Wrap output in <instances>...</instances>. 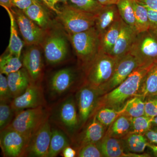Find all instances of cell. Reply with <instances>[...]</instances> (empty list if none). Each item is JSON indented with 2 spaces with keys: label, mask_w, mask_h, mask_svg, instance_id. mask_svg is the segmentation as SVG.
Listing matches in <instances>:
<instances>
[{
  "label": "cell",
  "mask_w": 157,
  "mask_h": 157,
  "mask_svg": "<svg viewBox=\"0 0 157 157\" xmlns=\"http://www.w3.org/2000/svg\"><path fill=\"white\" fill-rule=\"evenodd\" d=\"M153 66L137 67L120 84L100 96L92 117L98 109L102 107L121 109L127 101L137 96L144 78Z\"/></svg>",
  "instance_id": "cell-1"
},
{
  "label": "cell",
  "mask_w": 157,
  "mask_h": 157,
  "mask_svg": "<svg viewBox=\"0 0 157 157\" xmlns=\"http://www.w3.org/2000/svg\"><path fill=\"white\" fill-rule=\"evenodd\" d=\"M68 35L80 66L84 70L99 53L100 35L95 26L84 32Z\"/></svg>",
  "instance_id": "cell-2"
},
{
  "label": "cell",
  "mask_w": 157,
  "mask_h": 157,
  "mask_svg": "<svg viewBox=\"0 0 157 157\" xmlns=\"http://www.w3.org/2000/svg\"><path fill=\"white\" fill-rule=\"evenodd\" d=\"M118 59L110 55L99 52L84 69L85 83L99 90L112 76Z\"/></svg>",
  "instance_id": "cell-3"
},
{
  "label": "cell",
  "mask_w": 157,
  "mask_h": 157,
  "mask_svg": "<svg viewBox=\"0 0 157 157\" xmlns=\"http://www.w3.org/2000/svg\"><path fill=\"white\" fill-rule=\"evenodd\" d=\"M48 117V111L44 107L24 109L18 113L7 128L14 129L22 134L29 144L32 137Z\"/></svg>",
  "instance_id": "cell-4"
},
{
  "label": "cell",
  "mask_w": 157,
  "mask_h": 157,
  "mask_svg": "<svg viewBox=\"0 0 157 157\" xmlns=\"http://www.w3.org/2000/svg\"><path fill=\"white\" fill-rule=\"evenodd\" d=\"M128 53L137 60L140 67L157 63V36L151 30L137 34Z\"/></svg>",
  "instance_id": "cell-5"
},
{
  "label": "cell",
  "mask_w": 157,
  "mask_h": 157,
  "mask_svg": "<svg viewBox=\"0 0 157 157\" xmlns=\"http://www.w3.org/2000/svg\"><path fill=\"white\" fill-rule=\"evenodd\" d=\"M58 16L68 34L77 33L94 26L97 15L73 6H66L59 10Z\"/></svg>",
  "instance_id": "cell-6"
},
{
  "label": "cell",
  "mask_w": 157,
  "mask_h": 157,
  "mask_svg": "<svg viewBox=\"0 0 157 157\" xmlns=\"http://www.w3.org/2000/svg\"><path fill=\"white\" fill-rule=\"evenodd\" d=\"M28 145L25 137L16 130L6 128L1 131L0 146L4 157L25 156Z\"/></svg>",
  "instance_id": "cell-7"
},
{
  "label": "cell",
  "mask_w": 157,
  "mask_h": 157,
  "mask_svg": "<svg viewBox=\"0 0 157 157\" xmlns=\"http://www.w3.org/2000/svg\"><path fill=\"white\" fill-rule=\"evenodd\" d=\"M101 96L98 90L85 83L76 94V104L79 125H84L92 117L98 98Z\"/></svg>",
  "instance_id": "cell-8"
},
{
  "label": "cell",
  "mask_w": 157,
  "mask_h": 157,
  "mask_svg": "<svg viewBox=\"0 0 157 157\" xmlns=\"http://www.w3.org/2000/svg\"><path fill=\"white\" fill-rule=\"evenodd\" d=\"M12 11L26 45L30 46L42 43L45 38V29L30 19L22 10Z\"/></svg>",
  "instance_id": "cell-9"
},
{
  "label": "cell",
  "mask_w": 157,
  "mask_h": 157,
  "mask_svg": "<svg viewBox=\"0 0 157 157\" xmlns=\"http://www.w3.org/2000/svg\"><path fill=\"white\" fill-rule=\"evenodd\" d=\"M138 67L140 66L137 60L129 53L119 59L112 76L99 90L101 96L120 84Z\"/></svg>",
  "instance_id": "cell-10"
},
{
  "label": "cell",
  "mask_w": 157,
  "mask_h": 157,
  "mask_svg": "<svg viewBox=\"0 0 157 157\" xmlns=\"http://www.w3.org/2000/svg\"><path fill=\"white\" fill-rule=\"evenodd\" d=\"M10 104L14 112L18 113L25 109L45 107L46 103L40 85L32 82L25 91L14 98Z\"/></svg>",
  "instance_id": "cell-11"
},
{
  "label": "cell",
  "mask_w": 157,
  "mask_h": 157,
  "mask_svg": "<svg viewBox=\"0 0 157 157\" xmlns=\"http://www.w3.org/2000/svg\"><path fill=\"white\" fill-rule=\"evenodd\" d=\"M43 50L46 61L51 65L58 64L64 60L68 54L67 40L61 34L54 33L45 38Z\"/></svg>",
  "instance_id": "cell-12"
},
{
  "label": "cell",
  "mask_w": 157,
  "mask_h": 157,
  "mask_svg": "<svg viewBox=\"0 0 157 157\" xmlns=\"http://www.w3.org/2000/svg\"><path fill=\"white\" fill-rule=\"evenodd\" d=\"M59 124L71 137L79 125L78 113L73 97H69L62 102L57 112Z\"/></svg>",
  "instance_id": "cell-13"
},
{
  "label": "cell",
  "mask_w": 157,
  "mask_h": 157,
  "mask_svg": "<svg viewBox=\"0 0 157 157\" xmlns=\"http://www.w3.org/2000/svg\"><path fill=\"white\" fill-rule=\"evenodd\" d=\"M51 135L52 129L48 118L31 139L25 156L48 157Z\"/></svg>",
  "instance_id": "cell-14"
},
{
  "label": "cell",
  "mask_w": 157,
  "mask_h": 157,
  "mask_svg": "<svg viewBox=\"0 0 157 157\" xmlns=\"http://www.w3.org/2000/svg\"><path fill=\"white\" fill-rule=\"evenodd\" d=\"M103 157H148L147 154H137L128 152L125 148L122 139L104 136L98 143Z\"/></svg>",
  "instance_id": "cell-15"
},
{
  "label": "cell",
  "mask_w": 157,
  "mask_h": 157,
  "mask_svg": "<svg viewBox=\"0 0 157 157\" xmlns=\"http://www.w3.org/2000/svg\"><path fill=\"white\" fill-rule=\"evenodd\" d=\"M75 80L74 71L70 68H64L56 72L49 82V90L54 96L61 95L71 88Z\"/></svg>",
  "instance_id": "cell-16"
},
{
  "label": "cell",
  "mask_w": 157,
  "mask_h": 157,
  "mask_svg": "<svg viewBox=\"0 0 157 157\" xmlns=\"http://www.w3.org/2000/svg\"><path fill=\"white\" fill-rule=\"evenodd\" d=\"M38 45L30 46L23 58L24 67L27 71L34 83H38L42 76V62L41 52Z\"/></svg>",
  "instance_id": "cell-17"
},
{
  "label": "cell",
  "mask_w": 157,
  "mask_h": 157,
  "mask_svg": "<svg viewBox=\"0 0 157 157\" xmlns=\"http://www.w3.org/2000/svg\"><path fill=\"white\" fill-rule=\"evenodd\" d=\"M137 34L136 30L123 21L119 36L110 55L119 59L128 53Z\"/></svg>",
  "instance_id": "cell-18"
},
{
  "label": "cell",
  "mask_w": 157,
  "mask_h": 157,
  "mask_svg": "<svg viewBox=\"0 0 157 157\" xmlns=\"http://www.w3.org/2000/svg\"><path fill=\"white\" fill-rule=\"evenodd\" d=\"M106 128L94 116L83 132L76 138L77 145L79 147L89 144L99 143L105 136Z\"/></svg>",
  "instance_id": "cell-19"
},
{
  "label": "cell",
  "mask_w": 157,
  "mask_h": 157,
  "mask_svg": "<svg viewBox=\"0 0 157 157\" xmlns=\"http://www.w3.org/2000/svg\"><path fill=\"white\" fill-rule=\"evenodd\" d=\"M8 83L13 99L22 94L33 82L24 67L7 76Z\"/></svg>",
  "instance_id": "cell-20"
},
{
  "label": "cell",
  "mask_w": 157,
  "mask_h": 157,
  "mask_svg": "<svg viewBox=\"0 0 157 157\" xmlns=\"http://www.w3.org/2000/svg\"><path fill=\"white\" fill-rule=\"evenodd\" d=\"M121 18L116 5L104 6L96 16L94 26L100 36Z\"/></svg>",
  "instance_id": "cell-21"
},
{
  "label": "cell",
  "mask_w": 157,
  "mask_h": 157,
  "mask_svg": "<svg viewBox=\"0 0 157 157\" xmlns=\"http://www.w3.org/2000/svg\"><path fill=\"white\" fill-rule=\"evenodd\" d=\"M123 19L114 22L110 27L100 36V45L99 52L110 55L119 36Z\"/></svg>",
  "instance_id": "cell-22"
},
{
  "label": "cell",
  "mask_w": 157,
  "mask_h": 157,
  "mask_svg": "<svg viewBox=\"0 0 157 157\" xmlns=\"http://www.w3.org/2000/svg\"><path fill=\"white\" fill-rule=\"evenodd\" d=\"M109 127L104 136L123 139L132 131L131 118L122 114Z\"/></svg>",
  "instance_id": "cell-23"
},
{
  "label": "cell",
  "mask_w": 157,
  "mask_h": 157,
  "mask_svg": "<svg viewBox=\"0 0 157 157\" xmlns=\"http://www.w3.org/2000/svg\"><path fill=\"white\" fill-rule=\"evenodd\" d=\"M137 96L144 100L147 97L157 96V63L151 68L144 78Z\"/></svg>",
  "instance_id": "cell-24"
},
{
  "label": "cell",
  "mask_w": 157,
  "mask_h": 157,
  "mask_svg": "<svg viewBox=\"0 0 157 157\" xmlns=\"http://www.w3.org/2000/svg\"><path fill=\"white\" fill-rule=\"evenodd\" d=\"M23 11L41 28L45 29L49 26L50 22L49 15L46 10L38 2L33 1L32 5Z\"/></svg>",
  "instance_id": "cell-25"
},
{
  "label": "cell",
  "mask_w": 157,
  "mask_h": 157,
  "mask_svg": "<svg viewBox=\"0 0 157 157\" xmlns=\"http://www.w3.org/2000/svg\"><path fill=\"white\" fill-rule=\"evenodd\" d=\"M10 17V38L8 46L9 52L18 58H20L21 51L23 47V42L18 36L15 18L12 10L8 8H5Z\"/></svg>",
  "instance_id": "cell-26"
},
{
  "label": "cell",
  "mask_w": 157,
  "mask_h": 157,
  "mask_svg": "<svg viewBox=\"0 0 157 157\" xmlns=\"http://www.w3.org/2000/svg\"><path fill=\"white\" fill-rule=\"evenodd\" d=\"M135 14V28L137 33L150 29L148 11L146 6L137 0H132Z\"/></svg>",
  "instance_id": "cell-27"
},
{
  "label": "cell",
  "mask_w": 157,
  "mask_h": 157,
  "mask_svg": "<svg viewBox=\"0 0 157 157\" xmlns=\"http://www.w3.org/2000/svg\"><path fill=\"white\" fill-rule=\"evenodd\" d=\"M69 145L70 142L65 133L59 129L52 128L48 157L57 156L66 147Z\"/></svg>",
  "instance_id": "cell-28"
},
{
  "label": "cell",
  "mask_w": 157,
  "mask_h": 157,
  "mask_svg": "<svg viewBox=\"0 0 157 157\" xmlns=\"http://www.w3.org/2000/svg\"><path fill=\"white\" fill-rule=\"evenodd\" d=\"M123 139L127 149L134 153H143L149 142L145 135L136 133H130Z\"/></svg>",
  "instance_id": "cell-29"
},
{
  "label": "cell",
  "mask_w": 157,
  "mask_h": 157,
  "mask_svg": "<svg viewBox=\"0 0 157 157\" xmlns=\"http://www.w3.org/2000/svg\"><path fill=\"white\" fill-rule=\"evenodd\" d=\"M125 109V104L121 109H119L102 107L98 109L94 116H95L97 120L107 128L109 127L119 117L124 114Z\"/></svg>",
  "instance_id": "cell-30"
},
{
  "label": "cell",
  "mask_w": 157,
  "mask_h": 157,
  "mask_svg": "<svg viewBox=\"0 0 157 157\" xmlns=\"http://www.w3.org/2000/svg\"><path fill=\"white\" fill-rule=\"evenodd\" d=\"M22 66L19 58L9 52L1 56L0 59V73L7 76L20 70Z\"/></svg>",
  "instance_id": "cell-31"
},
{
  "label": "cell",
  "mask_w": 157,
  "mask_h": 157,
  "mask_svg": "<svg viewBox=\"0 0 157 157\" xmlns=\"http://www.w3.org/2000/svg\"><path fill=\"white\" fill-rule=\"evenodd\" d=\"M124 115L130 118L138 117L144 115V100L140 96H135L125 104Z\"/></svg>",
  "instance_id": "cell-32"
},
{
  "label": "cell",
  "mask_w": 157,
  "mask_h": 157,
  "mask_svg": "<svg viewBox=\"0 0 157 157\" xmlns=\"http://www.w3.org/2000/svg\"><path fill=\"white\" fill-rule=\"evenodd\" d=\"M116 6L123 20L132 28L136 30L135 11L132 0H120Z\"/></svg>",
  "instance_id": "cell-33"
},
{
  "label": "cell",
  "mask_w": 157,
  "mask_h": 157,
  "mask_svg": "<svg viewBox=\"0 0 157 157\" xmlns=\"http://www.w3.org/2000/svg\"><path fill=\"white\" fill-rule=\"evenodd\" d=\"M132 131L130 133L145 135L152 127L153 118L145 115L138 117L131 118Z\"/></svg>",
  "instance_id": "cell-34"
},
{
  "label": "cell",
  "mask_w": 157,
  "mask_h": 157,
  "mask_svg": "<svg viewBox=\"0 0 157 157\" xmlns=\"http://www.w3.org/2000/svg\"><path fill=\"white\" fill-rule=\"evenodd\" d=\"M73 6L80 9L97 15L104 8V6L101 5L97 0H70Z\"/></svg>",
  "instance_id": "cell-35"
},
{
  "label": "cell",
  "mask_w": 157,
  "mask_h": 157,
  "mask_svg": "<svg viewBox=\"0 0 157 157\" xmlns=\"http://www.w3.org/2000/svg\"><path fill=\"white\" fill-rule=\"evenodd\" d=\"M14 110L11 104L1 102L0 104V130L6 128L11 123Z\"/></svg>",
  "instance_id": "cell-36"
},
{
  "label": "cell",
  "mask_w": 157,
  "mask_h": 157,
  "mask_svg": "<svg viewBox=\"0 0 157 157\" xmlns=\"http://www.w3.org/2000/svg\"><path fill=\"white\" fill-rule=\"evenodd\" d=\"M76 156L101 157L103 155L98 144H89L79 147Z\"/></svg>",
  "instance_id": "cell-37"
},
{
  "label": "cell",
  "mask_w": 157,
  "mask_h": 157,
  "mask_svg": "<svg viewBox=\"0 0 157 157\" xmlns=\"http://www.w3.org/2000/svg\"><path fill=\"white\" fill-rule=\"evenodd\" d=\"M13 99L7 76L0 73V101L11 103Z\"/></svg>",
  "instance_id": "cell-38"
},
{
  "label": "cell",
  "mask_w": 157,
  "mask_h": 157,
  "mask_svg": "<svg viewBox=\"0 0 157 157\" xmlns=\"http://www.w3.org/2000/svg\"><path fill=\"white\" fill-rule=\"evenodd\" d=\"M144 115L152 118L157 116V96L144 99Z\"/></svg>",
  "instance_id": "cell-39"
},
{
  "label": "cell",
  "mask_w": 157,
  "mask_h": 157,
  "mask_svg": "<svg viewBox=\"0 0 157 157\" xmlns=\"http://www.w3.org/2000/svg\"><path fill=\"white\" fill-rule=\"evenodd\" d=\"M146 8L148 11L149 30L151 31L155 30L157 28V10H152L147 7Z\"/></svg>",
  "instance_id": "cell-40"
},
{
  "label": "cell",
  "mask_w": 157,
  "mask_h": 157,
  "mask_svg": "<svg viewBox=\"0 0 157 157\" xmlns=\"http://www.w3.org/2000/svg\"><path fill=\"white\" fill-rule=\"evenodd\" d=\"M33 0H11L12 5L20 10H25L33 4Z\"/></svg>",
  "instance_id": "cell-41"
},
{
  "label": "cell",
  "mask_w": 157,
  "mask_h": 157,
  "mask_svg": "<svg viewBox=\"0 0 157 157\" xmlns=\"http://www.w3.org/2000/svg\"><path fill=\"white\" fill-rule=\"evenodd\" d=\"M145 137L149 142L157 145V127L153 126L151 128L145 133Z\"/></svg>",
  "instance_id": "cell-42"
},
{
  "label": "cell",
  "mask_w": 157,
  "mask_h": 157,
  "mask_svg": "<svg viewBox=\"0 0 157 157\" xmlns=\"http://www.w3.org/2000/svg\"><path fill=\"white\" fill-rule=\"evenodd\" d=\"M62 155L64 157H74L76 156L77 152L74 149L70 146L66 147L62 151Z\"/></svg>",
  "instance_id": "cell-43"
},
{
  "label": "cell",
  "mask_w": 157,
  "mask_h": 157,
  "mask_svg": "<svg viewBox=\"0 0 157 157\" xmlns=\"http://www.w3.org/2000/svg\"><path fill=\"white\" fill-rule=\"evenodd\" d=\"M147 8L157 10V0H137Z\"/></svg>",
  "instance_id": "cell-44"
},
{
  "label": "cell",
  "mask_w": 157,
  "mask_h": 157,
  "mask_svg": "<svg viewBox=\"0 0 157 157\" xmlns=\"http://www.w3.org/2000/svg\"><path fill=\"white\" fill-rule=\"evenodd\" d=\"M42 1L49 9L54 11L57 14H59V10H58L56 7L57 3L59 2V0H42Z\"/></svg>",
  "instance_id": "cell-45"
},
{
  "label": "cell",
  "mask_w": 157,
  "mask_h": 157,
  "mask_svg": "<svg viewBox=\"0 0 157 157\" xmlns=\"http://www.w3.org/2000/svg\"><path fill=\"white\" fill-rule=\"evenodd\" d=\"M102 6H106L117 5L120 0H97Z\"/></svg>",
  "instance_id": "cell-46"
},
{
  "label": "cell",
  "mask_w": 157,
  "mask_h": 157,
  "mask_svg": "<svg viewBox=\"0 0 157 157\" xmlns=\"http://www.w3.org/2000/svg\"><path fill=\"white\" fill-rule=\"evenodd\" d=\"M0 5L4 9L8 8L10 10H12L11 8L13 6L11 0H0Z\"/></svg>",
  "instance_id": "cell-47"
},
{
  "label": "cell",
  "mask_w": 157,
  "mask_h": 157,
  "mask_svg": "<svg viewBox=\"0 0 157 157\" xmlns=\"http://www.w3.org/2000/svg\"><path fill=\"white\" fill-rule=\"evenodd\" d=\"M147 147L151 151L155 156L157 157V145L148 142Z\"/></svg>",
  "instance_id": "cell-48"
},
{
  "label": "cell",
  "mask_w": 157,
  "mask_h": 157,
  "mask_svg": "<svg viewBox=\"0 0 157 157\" xmlns=\"http://www.w3.org/2000/svg\"><path fill=\"white\" fill-rule=\"evenodd\" d=\"M153 126L157 127V116L155 117L154 118L152 121Z\"/></svg>",
  "instance_id": "cell-49"
},
{
  "label": "cell",
  "mask_w": 157,
  "mask_h": 157,
  "mask_svg": "<svg viewBox=\"0 0 157 157\" xmlns=\"http://www.w3.org/2000/svg\"><path fill=\"white\" fill-rule=\"evenodd\" d=\"M34 1H36V2H39V3H42V2H43V1L42 0H33Z\"/></svg>",
  "instance_id": "cell-50"
},
{
  "label": "cell",
  "mask_w": 157,
  "mask_h": 157,
  "mask_svg": "<svg viewBox=\"0 0 157 157\" xmlns=\"http://www.w3.org/2000/svg\"><path fill=\"white\" fill-rule=\"evenodd\" d=\"M153 32H154V33H155V34H156V35L157 36V28L156 29H155V30L152 31Z\"/></svg>",
  "instance_id": "cell-51"
},
{
  "label": "cell",
  "mask_w": 157,
  "mask_h": 157,
  "mask_svg": "<svg viewBox=\"0 0 157 157\" xmlns=\"http://www.w3.org/2000/svg\"><path fill=\"white\" fill-rule=\"evenodd\" d=\"M59 2H67V0H59Z\"/></svg>",
  "instance_id": "cell-52"
}]
</instances>
